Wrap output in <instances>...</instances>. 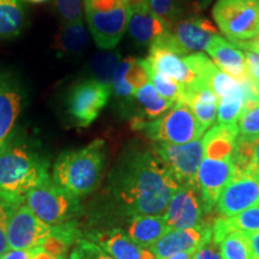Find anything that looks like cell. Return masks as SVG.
<instances>
[{
	"label": "cell",
	"instance_id": "1",
	"mask_svg": "<svg viewBox=\"0 0 259 259\" xmlns=\"http://www.w3.org/2000/svg\"><path fill=\"white\" fill-rule=\"evenodd\" d=\"M108 186L116 208L134 218L163 215L179 183L153 149L134 147L119 158Z\"/></svg>",
	"mask_w": 259,
	"mask_h": 259
},
{
	"label": "cell",
	"instance_id": "2",
	"mask_svg": "<svg viewBox=\"0 0 259 259\" xmlns=\"http://www.w3.org/2000/svg\"><path fill=\"white\" fill-rule=\"evenodd\" d=\"M50 163L25 142L10 137L0 147V202L21 205L25 197L51 179Z\"/></svg>",
	"mask_w": 259,
	"mask_h": 259
},
{
	"label": "cell",
	"instance_id": "3",
	"mask_svg": "<svg viewBox=\"0 0 259 259\" xmlns=\"http://www.w3.org/2000/svg\"><path fill=\"white\" fill-rule=\"evenodd\" d=\"M106 157V142L95 139L85 147L60 154L53 164L51 179L80 199L92 193L100 184Z\"/></svg>",
	"mask_w": 259,
	"mask_h": 259
},
{
	"label": "cell",
	"instance_id": "4",
	"mask_svg": "<svg viewBox=\"0 0 259 259\" xmlns=\"http://www.w3.org/2000/svg\"><path fill=\"white\" fill-rule=\"evenodd\" d=\"M131 127L141 131L154 143L187 144L202 138L205 130L202 127L186 103H176L170 109L153 120L142 116L132 119Z\"/></svg>",
	"mask_w": 259,
	"mask_h": 259
},
{
	"label": "cell",
	"instance_id": "5",
	"mask_svg": "<svg viewBox=\"0 0 259 259\" xmlns=\"http://www.w3.org/2000/svg\"><path fill=\"white\" fill-rule=\"evenodd\" d=\"M87 23L100 50L118 46L127 29L130 5L127 0H83Z\"/></svg>",
	"mask_w": 259,
	"mask_h": 259
},
{
	"label": "cell",
	"instance_id": "6",
	"mask_svg": "<svg viewBox=\"0 0 259 259\" xmlns=\"http://www.w3.org/2000/svg\"><path fill=\"white\" fill-rule=\"evenodd\" d=\"M24 203L41 221L53 227L73 221L82 210L80 199L56 185L52 179L31 190Z\"/></svg>",
	"mask_w": 259,
	"mask_h": 259
},
{
	"label": "cell",
	"instance_id": "7",
	"mask_svg": "<svg viewBox=\"0 0 259 259\" xmlns=\"http://www.w3.org/2000/svg\"><path fill=\"white\" fill-rule=\"evenodd\" d=\"M212 17L231 42H245L259 36V0H218Z\"/></svg>",
	"mask_w": 259,
	"mask_h": 259
},
{
	"label": "cell",
	"instance_id": "8",
	"mask_svg": "<svg viewBox=\"0 0 259 259\" xmlns=\"http://www.w3.org/2000/svg\"><path fill=\"white\" fill-rule=\"evenodd\" d=\"M58 226H50L31 211L23 203L12 210L8 226V241L10 250L28 251L45 247L54 239Z\"/></svg>",
	"mask_w": 259,
	"mask_h": 259
},
{
	"label": "cell",
	"instance_id": "9",
	"mask_svg": "<svg viewBox=\"0 0 259 259\" xmlns=\"http://www.w3.org/2000/svg\"><path fill=\"white\" fill-rule=\"evenodd\" d=\"M215 36H219V30L209 19L200 16H190L171 25L166 34L156 41L180 56L186 57L202 53Z\"/></svg>",
	"mask_w": 259,
	"mask_h": 259
},
{
	"label": "cell",
	"instance_id": "10",
	"mask_svg": "<svg viewBox=\"0 0 259 259\" xmlns=\"http://www.w3.org/2000/svg\"><path fill=\"white\" fill-rule=\"evenodd\" d=\"M112 89L89 78L76 83L66 97V112L79 127H88L107 106Z\"/></svg>",
	"mask_w": 259,
	"mask_h": 259
},
{
	"label": "cell",
	"instance_id": "11",
	"mask_svg": "<svg viewBox=\"0 0 259 259\" xmlns=\"http://www.w3.org/2000/svg\"><path fill=\"white\" fill-rule=\"evenodd\" d=\"M151 149L179 185H197V173L204 157L203 139L181 145L154 143Z\"/></svg>",
	"mask_w": 259,
	"mask_h": 259
},
{
	"label": "cell",
	"instance_id": "12",
	"mask_svg": "<svg viewBox=\"0 0 259 259\" xmlns=\"http://www.w3.org/2000/svg\"><path fill=\"white\" fill-rule=\"evenodd\" d=\"M205 212L197 185H179L168 204L163 219L169 229H192L202 226Z\"/></svg>",
	"mask_w": 259,
	"mask_h": 259
},
{
	"label": "cell",
	"instance_id": "13",
	"mask_svg": "<svg viewBox=\"0 0 259 259\" xmlns=\"http://www.w3.org/2000/svg\"><path fill=\"white\" fill-rule=\"evenodd\" d=\"M234 176L232 158L203 157L197 173V186L202 197L204 210L210 212L216 205L222 191Z\"/></svg>",
	"mask_w": 259,
	"mask_h": 259
},
{
	"label": "cell",
	"instance_id": "14",
	"mask_svg": "<svg viewBox=\"0 0 259 259\" xmlns=\"http://www.w3.org/2000/svg\"><path fill=\"white\" fill-rule=\"evenodd\" d=\"M259 205V179L252 176H233L216 203L222 218H233Z\"/></svg>",
	"mask_w": 259,
	"mask_h": 259
},
{
	"label": "cell",
	"instance_id": "15",
	"mask_svg": "<svg viewBox=\"0 0 259 259\" xmlns=\"http://www.w3.org/2000/svg\"><path fill=\"white\" fill-rule=\"evenodd\" d=\"M212 225L204 222L192 229H170L149 248L155 259H167L170 255L186 251H198L211 244Z\"/></svg>",
	"mask_w": 259,
	"mask_h": 259
},
{
	"label": "cell",
	"instance_id": "16",
	"mask_svg": "<svg viewBox=\"0 0 259 259\" xmlns=\"http://www.w3.org/2000/svg\"><path fill=\"white\" fill-rule=\"evenodd\" d=\"M24 102V90L18 77L0 70V147L11 137Z\"/></svg>",
	"mask_w": 259,
	"mask_h": 259
},
{
	"label": "cell",
	"instance_id": "17",
	"mask_svg": "<svg viewBox=\"0 0 259 259\" xmlns=\"http://www.w3.org/2000/svg\"><path fill=\"white\" fill-rule=\"evenodd\" d=\"M130 18L127 29L130 36L141 47H150L168 31V25L148 8L145 0H127Z\"/></svg>",
	"mask_w": 259,
	"mask_h": 259
},
{
	"label": "cell",
	"instance_id": "18",
	"mask_svg": "<svg viewBox=\"0 0 259 259\" xmlns=\"http://www.w3.org/2000/svg\"><path fill=\"white\" fill-rule=\"evenodd\" d=\"M150 82L147 59L127 57L121 59L112 82V92L122 101H132L136 93Z\"/></svg>",
	"mask_w": 259,
	"mask_h": 259
},
{
	"label": "cell",
	"instance_id": "19",
	"mask_svg": "<svg viewBox=\"0 0 259 259\" xmlns=\"http://www.w3.org/2000/svg\"><path fill=\"white\" fill-rule=\"evenodd\" d=\"M147 61L154 70L167 74L183 85L187 87L197 83L196 74L186 63L185 57L180 56L161 42L155 41L149 47Z\"/></svg>",
	"mask_w": 259,
	"mask_h": 259
},
{
	"label": "cell",
	"instance_id": "20",
	"mask_svg": "<svg viewBox=\"0 0 259 259\" xmlns=\"http://www.w3.org/2000/svg\"><path fill=\"white\" fill-rule=\"evenodd\" d=\"M205 52L212 59V63L222 72L227 73L240 83L248 79L245 52L235 44L227 41L221 36H215L209 42Z\"/></svg>",
	"mask_w": 259,
	"mask_h": 259
},
{
	"label": "cell",
	"instance_id": "21",
	"mask_svg": "<svg viewBox=\"0 0 259 259\" xmlns=\"http://www.w3.org/2000/svg\"><path fill=\"white\" fill-rule=\"evenodd\" d=\"M88 240L102 248L115 259H155L150 251L142 248L121 229H111L108 232L94 233Z\"/></svg>",
	"mask_w": 259,
	"mask_h": 259
},
{
	"label": "cell",
	"instance_id": "22",
	"mask_svg": "<svg viewBox=\"0 0 259 259\" xmlns=\"http://www.w3.org/2000/svg\"><path fill=\"white\" fill-rule=\"evenodd\" d=\"M181 102L190 107L205 131L211 127L218 118V99L208 84L194 83L187 87L184 85V96Z\"/></svg>",
	"mask_w": 259,
	"mask_h": 259
},
{
	"label": "cell",
	"instance_id": "23",
	"mask_svg": "<svg viewBox=\"0 0 259 259\" xmlns=\"http://www.w3.org/2000/svg\"><path fill=\"white\" fill-rule=\"evenodd\" d=\"M170 229L163 215H142L131 218L126 234L142 248L149 250Z\"/></svg>",
	"mask_w": 259,
	"mask_h": 259
},
{
	"label": "cell",
	"instance_id": "24",
	"mask_svg": "<svg viewBox=\"0 0 259 259\" xmlns=\"http://www.w3.org/2000/svg\"><path fill=\"white\" fill-rule=\"evenodd\" d=\"M240 132L236 124H218L203 138L204 156L232 158Z\"/></svg>",
	"mask_w": 259,
	"mask_h": 259
},
{
	"label": "cell",
	"instance_id": "25",
	"mask_svg": "<svg viewBox=\"0 0 259 259\" xmlns=\"http://www.w3.org/2000/svg\"><path fill=\"white\" fill-rule=\"evenodd\" d=\"M89 44V31L83 21L61 25L54 38L53 47L57 53L64 57H76L82 54Z\"/></svg>",
	"mask_w": 259,
	"mask_h": 259
},
{
	"label": "cell",
	"instance_id": "26",
	"mask_svg": "<svg viewBox=\"0 0 259 259\" xmlns=\"http://www.w3.org/2000/svg\"><path fill=\"white\" fill-rule=\"evenodd\" d=\"M232 161L234 176H252L259 179V136H239Z\"/></svg>",
	"mask_w": 259,
	"mask_h": 259
},
{
	"label": "cell",
	"instance_id": "27",
	"mask_svg": "<svg viewBox=\"0 0 259 259\" xmlns=\"http://www.w3.org/2000/svg\"><path fill=\"white\" fill-rule=\"evenodd\" d=\"M232 232H259V205L250 208L233 218H220L212 225V241L218 245Z\"/></svg>",
	"mask_w": 259,
	"mask_h": 259
},
{
	"label": "cell",
	"instance_id": "28",
	"mask_svg": "<svg viewBox=\"0 0 259 259\" xmlns=\"http://www.w3.org/2000/svg\"><path fill=\"white\" fill-rule=\"evenodd\" d=\"M27 24V11L22 0H0V40L18 37Z\"/></svg>",
	"mask_w": 259,
	"mask_h": 259
},
{
	"label": "cell",
	"instance_id": "29",
	"mask_svg": "<svg viewBox=\"0 0 259 259\" xmlns=\"http://www.w3.org/2000/svg\"><path fill=\"white\" fill-rule=\"evenodd\" d=\"M136 99L142 106V109H143L142 118L145 120H153V119L158 118L176 105V103H171L160 96V94L156 92V89L150 82L137 90Z\"/></svg>",
	"mask_w": 259,
	"mask_h": 259
},
{
	"label": "cell",
	"instance_id": "30",
	"mask_svg": "<svg viewBox=\"0 0 259 259\" xmlns=\"http://www.w3.org/2000/svg\"><path fill=\"white\" fill-rule=\"evenodd\" d=\"M121 59L122 58L119 52L105 51L99 54H95L90 60L93 79L105 84V85L112 89L113 78H114V74L118 70Z\"/></svg>",
	"mask_w": 259,
	"mask_h": 259
},
{
	"label": "cell",
	"instance_id": "31",
	"mask_svg": "<svg viewBox=\"0 0 259 259\" xmlns=\"http://www.w3.org/2000/svg\"><path fill=\"white\" fill-rule=\"evenodd\" d=\"M215 246H218L222 259H252L247 233H229Z\"/></svg>",
	"mask_w": 259,
	"mask_h": 259
},
{
	"label": "cell",
	"instance_id": "32",
	"mask_svg": "<svg viewBox=\"0 0 259 259\" xmlns=\"http://www.w3.org/2000/svg\"><path fill=\"white\" fill-rule=\"evenodd\" d=\"M149 77H150V83L153 84L156 92L160 94V96L168 100L171 103H179L183 101V84L177 82L176 79L167 76V74H163L154 70L150 65H149Z\"/></svg>",
	"mask_w": 259,
	"mask_h": 259
},
{
	"label": "cell",
	"instance_id": "33",
	"mask_svg": "<svg viewBox=\"0 0 259 259\" xmlns=\"http://www.w3.org/2000/svg\"><path fill=\"white\" fill-rule=\"evenodd\" d=\"M154 15L162 19L170 28L184 17L183 0H145Z\"/></svg>",
	"mask_w": 259,
	"mask_h": 259
},
{
	"label": "cell",
	"instance_id": "34",
	"mask_svg": "<svg viewBox=\"0 0 259 259\" xmlns=\"http://www.w3.org/2000/svg\"><path fill=\"white\" fill-rule=\"evenodd\" d=\"M240 136L255 137L259 136V99H247L238 120Z\"/></svg>",
	"mask_w": 259,
	"mask_h": 259
},
{
	"label": "cell",
	"instance_id": "35",
	"mask_svg": "<svg viewBox=\"0 0 259 259\" xmlns=\"http://www.w3.org/2000/svg\"><path fill=\"white\" fill-rule=\"evenodd\" d=\"M209 87L215 94L216 99L221 100L223 97L234 95V94L241 92L244 89V82H238L233 77L218 69L210 79Z\"/></svg>",
	"mask_w": 259,
	"mask_h": 259
},
{
	"label": "cell",
	"instance_id": "36",
	"mask_svg": "<svg viewBox=\"0 0 259 259\" xmlns=\"http://www.w3.org/2000/svg\"><path fill=\"white\" fill-rule=\"evenodd\" d=\"M70 259H115L102 250L100 246L94 244L88 239H80L76 242Z\"/></svg>",
	"mask_w": 259,
	"mask_h": 259
},
{
	"label": "cell",
	"instance_id": "37",
	"mask_svg": "<svg viewBox=\"0 0 259 259\" xmlns=\"http://www.w3.org/2000/svg\"><path fill=\"white\" fill-rule=\"evenodd\" d=\"M56 5L64 24L83 21V0H56Z\"/></svg>",
	"mask_w": 259,
	"mask_h": 259
},
{
	"label": "cell",
	"instance_id": "38",
	"mask_svg": "<svg viewBox=\"0 0 259 259\" xmlns=\"http://www.w3.org/2000/svg\"><path fill=\"white\" fill-rule=\"evenodd\" d=\"M0 259H65L64 254H57L50 252L45 247L32 248L28 251H15L10 250Z\"/></svg>",
	"mask_w": 259,
	"mask_h": 259
},
{
	"label": "cell",
	"instance_id": "39",
	"mask_svg": "<svg viewBox=\"0 0 259 259\" xmlns=\"http://www.w3.org/2000/svg\"><path fill=\"white\" fill-rule=\"evenodd\" d=\"M14 206L0 202V257L10 251L8 241V226Z\"/></svg>",
	"mask_w": 259,
	"mask_h": 259
},
{
	"label": "cell",
	"instance_id": "40",
	"mask_svg": "<svg viewBox=\"0 0 259 259\" xmlns=\"http://www.w3.org/2000/svg\"><path fill=\"white\" fill-rule=\"evenodd\" d=\"M246 60V70H247L248 78L257 87L259 90V54L254 52L244 51Z\"/></svg>",
	"mask_w": 259,
	"mask_h": 259
},
{
	"label": "cell",
	"instance_id": "41",
	"mask_svg": "<svg viewBox=\"0 0 259 259\" xmlns=\"http://www.w3.org/2000/svg\"><path fill=\"white\" fill-rule=\"evenodd\" d=\"M192 259H222L219 248L212 245H205L193 254Z\"/></svg>",
	"mask_w": 259,
	"mask_h": 259
},
{
	"label": "cell",
	"instance_id": "42",
	"mask_svg": "<svg viewBox=\"0 0 259 259\" xmlns=\"http://www.w3.org/2000/svg\"><path fill=\"white\" fill-rule=\"evenodd\" d=\"M248 242H250V250H251V258L259 259V232L251 233L248 234Z\"/></svg>",
	"mask_w": 259,
	"mask_h": 259
},
{
	"label": "cell",
	"instance_id": "43",
	"mask_svg": "<svg viewBox=\"0 0 259 259\" xmlns=\"http://www.w3.org/2000/svg\"><path fill=\"white\" fill-rule=\"evenodd\" d=\"M242 51H250L259 54V36L253 38V40L245 41V42H233Z\"/></svg>",
	"mask_w": 259,
	"mask_h": 259
},
{
	"label": "cell",
	"instance_id": "44",
	"mask_svg": "<svg viewBox=\"0 0 259 259\" xmlns=\"http://www.w3.org/2000/svg\"><path fill=\"white\" fill-rule=\"evenodd\" d=\"M197 251H186V252H179V253H176L167 259H192L193 254L196 253Z\"/></svg>",
	"mask_w": 259,
	"mask_h": 259
},
{
	"label": "cell",
	"instance_id": "45",
	"mask_svg": "<svg viewBox=\"0 0 259 259\" xmlns=\"http://www.w3.org/2000/svg\"><path fill=\"white\" fill-rule=\"evenodd\" d=\"M28 3H32V4H41V3H46L47 0H25Z\"/></svg>",
	"mask_w": 259,
	"mask_h": 259
}]
</instances>
